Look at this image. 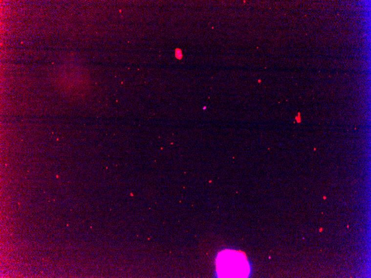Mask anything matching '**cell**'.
<instances>
[{
    "label": "cell",
    "mask_w": 371,
    "mask_h": 278,
    "mask_svg": "<svg viewBox=\"0 0 371 278\" xmlns=\"http://www.w3.org/2000/svg\"><path fill=\"white\" fill-rule=\"evenodd\" d=\"M216 268L222 278H244L248 269L245 256L239 252L232 251L218 254Z\"/></svg>",
    "instance_id": "cell-1"
},
{
    "label": "cell",
    "mask_w": 371,
    "mask_h": 278,
    "mask_svg": "<svg viewBox=\"0 0 371 278\" xmlns=\"http://www.w3.org/2000/svg\"><path fill=\"white\" fill-rule=\"evenodd\" d=\"M176 57L178 59H181L182 58V52L180 50L177 49L176 50Z\"/></svg>",
    "instance_id": "cell-2"
}]
</instances>
